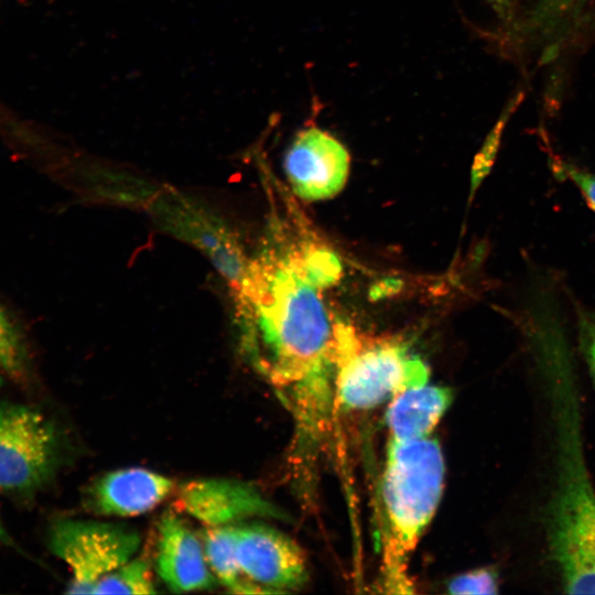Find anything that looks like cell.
Wrapping results in <instances>:
<instances>
[{
	"label": "cell",
	"mask_w": 595,
	"mask_h": 595,
	"mask_svg": "<svg viewBox=\"0 0 595 595\" xmlns=\"http://www.w3.org/2000/svg\"><path fill=\"white\" fill-rule=\"evenodd\" d=\"M295 220L275 218L232 290L242 345L283 394L298 443L317 447L335 407L339 317L326 292L340 278L338 257Z\"/></svg>",
	"instance_id": "6da1fadb"
},
{
	"label": "cell",
	"mask_w": 595,
	"mask_h": 595,
	"mask_svg": "<svg viewBox=\"0 0 595 595\" xmlns=\"http://www.w3.org/2000/svg\"><path fill=\"white\" fill-rule=\"evenodd\" d=\"M444 475V457L435 439L389 441L381 487L385 513L381 570L387 592H412L408 574L410 555L435 515Z\"/></svg>",
	"instance_id": "7a4b0ae2"
},
{
	"label": "cell",
	"mask_w": 595,
	"mask_h": 595,
	"mask_svg": "<svg viewBox=\"0 0 595 595\" xmlns=\"http://www.w3.org/2000/svg\"><path fill=\"white\" fill-rule=\"evenodd\" d=\"M335 407L368 410L428 383L430 370L404 340L358 331L339 320L334 356Z\"/></svg>",
	"instance_id": "3957f363"
},
{
	"label": "cell",
	"mask_w": 595,
	"mask_h": 595,
	"mask_svg": "<svg viewBox=\"0 0 595 595\" xmlns=\"http://www.w3.org/2000/svg\"><path fill=\"white\" fill-rule=\"evenodd\" d=\"M549 513V543L569 594H595V490L577 450L569 448Z\"/></svg>",
	"instance_id": "277c9868"
},
{
	"label": "cell",
	"mask_w": 595,
	"mask_h": 595,
	"mask_svg": "<svg viewBox=\"0 0 595 595\" xmlns=\"http://www.w3.org/2000/svg\"><path fill=\"white\" fill-rule=\"evenodd\" d=\"M139 547L137 531L112 523L64 519L50 532L51 551L72 573L69 594H93L104 576L134 558Z\"/></svg>",
	"instance_id": "5b68a950"
},
{
	"label": "cell",
	"mask_w": 595,
	"mask_h": 595,
	"mask_svg": "<svg viewBox=\"0 0 595 595\" xmlns=\"http://www.w3.org/2000/svg\"><path fill=\"white\" fill-rule=\"evenodd\" d=\"M57 442L53 425L30 407L0 404V490L23 494L52 474Z\"/></svg>",
	"instance_id": "8992f818"
},
{
	"label": "cell",
	"mask_w": 595,
	"mask_h": 595,
	"mask_svg": "<svg viewBox=\"0 0 595 595\" xmlns=\"http://www.w3.org/2000/svg\"><path fill=\"white\" fill-rule=\"evenodd\" d=\"M283 167L295 196L305 202L324 201L345 187L350 154L338 139L311 126L300 130L290 143Z\"/></svg>",
	"instance_id": "52a82bcc"
},
{
	"label": "cell",
	"mask_w": 595,
	"mask_h": 595,
	"mask_svg": "<svg viewBox=\"0 0 595 595\" xmlns=\"http://www.w3.org/2000/svg\"><path fill=\"white\" fill-rule=\"evenodd\" d=\"M236 551L247 578L270 593L302 587L307 565L301 548L286 534L263 523L235 526Z\"/></svg>",
	"instance_id": "ba28073f"
},
{
	"label": "cell",
	"mask_w": 595,
	"mask_h": 595,
	"mask_svg": "<svg viewBox=\"0 0 595 595\" xmlns=\"http://www.w3.org/2000/svg\"><path fill=\"white\" fill-rule=\"evenodd\" d=\"M175 505L208 527L231 526L252 517L285 518L255 486L236 479L190 480L178 489Z\"/></svg>",
	"instance_id": "9c48e42d"
},
{
	"label": "cell",
	"mask_w": 595,
	"mask_h": 595,
	"mask_svg": "<svg viewBox=\"0 0 595 595\" xmlns=\"http://www.w3.org/2000/svg\"><path fill=\"white\" fill-rule=\"evenodd\" d=\"M163 224L203 251L235 289L248 257L236 236L217 218L182 198H169L158 206Z\"/></svg>",
	"instance_id": "30bf717a"
},
{
	"label": "cell",
	"mask_w": 595,
	"mask_h": 595,
	"mask_svg": "<svg viewBox=\"0 0 595 595\" xmlns=\"http://www.w3.org/2000/svg\"><path fill=\"white\" fill-rule=\"evenodd\" d=\"M156 572L177 593L206 589L215 584L203 543L173 512H165L159 523Z\"/></svg>",
	"instance_id": "8fae6325"
},
{
	"label": "cell",
	"mask_w": 595,
	"mask_h": 595,
	"mask_svg": "<svg viewBox=\"0 0 595 595\" xmlns=\"http://www.w3.org/2000/svg\"><path fill=\"white\" fill-rule=\"evenodd\" d=\"M174 482L144 468H125L100 477L90 488L89 504L98 513L137 516L162 502Z\"/></svg>",
	"instance_id": "7c38bea8"
},
{
	"label": "cell",
	"mask_w": 595,
	"mask_h": 595,
	"mask_svg": "<svg viewBox=\"0 0 595 595\" xmlns=\"http://www.w3.org/2000/svg\"><path fill=\"white\" fill-rule=\"evenodd\" d=\"M452 402V392L429 383L394 396L387 408L390 440L411 441L431 435Z\"/></svg>",
	"instance_id": "4fadbf2b"
},
{
	"label": "cell",
	"mask_w": 595,
	"mask_h": 595,
	"mask_svg": "<svg viewBox=\"0 0 595 595\" xmlns=\"http://www.w3.org/2000/svg\"><path fill=\"white\" fill-rule=\"evenodd\" d=\"M202 543L213 574L231 593H270L244 574L236 551L235 526L208 527L203 533Z\"/></svg>",
	"instance_id": "5bb4252c"
},
{
	"label": "cell",
	"mask_w": 595,
	"mask_h": 595,
	"mask_svg": "<svg viewBox=\"0 0 595 595\" xmlns=\"http://www.w3.org/2000/svg\"><path fill=\"white\" fill-rule=\"evenodd\" d=\"M156 593L149 560L132 558L104 576L93 594H154Z\"/></svg>",
	"instance_id": "9a60e30c"
},
{
	"label": "cell",
	"mask_w": 595,
	"mask_h": 595,
	"mask_svg": "<svg viewBox=\"0 0 595 595\" xmlns=\"http://www.w3.org/2000/svg\"><path fill=\"white\" fill-rule=\"evenodd\" d=\"M24 349L13 323L0 307V369L20 375L24 368Z\"/></svg>",
	"instance_id": "2e32d148"
},
{
	"label": "cell",
	"mask_w": 595,
	"mask_h": 595,
	"mask_svg": "<svg viewBox=\"0 0 595 595\" xmlns=\"http://www.w3.org/2000/svg\"><path fill=\"white\" fill-rule=\"evenodd\" d=\"M447 588L451 594H496L498 574L490 567L476 569L451 580Z\"/></svg>",
	"instance_id": "e0dca14e"
},
{
	"label": "cell",
	"mask_w": 595,
	"mask_h": 595,
	"mask_svg": "<svg viewBox=\"0 0 595 595\" xmlns=\"http://www.w3.org/2000/svg\"><path fill=\"white\" fill-rule=\"evenodd\" d=\"M512 109L513 108L511 107L509 111L506 112L505 117L499 120L498 125L491 131L490 137L488 138L486 144L480 152L479 159L475 164L473 171V182L475 186L479 184V181H482L489 171V167L498 149V141L500 139L504 125L509 118V113Z\"/></svg>",
	"instance_id": "ac0fdd59"
},
{
	"label": "cell",
	"mask_w": 595,
	"mask_h": 595,
	"mask_svg": "<svg viewBox=\"0 0 595 595\" xmlns=\"http://www.w3.org/2000/svg\"><path fill=\"white\" fill-rule=\"evenodd\" d=\"M562 173L580 190L588 205L595 212V173H591L570 164H562Z\"/></svg>",
	"instance_id": "d6986e66"
},
{
	"label": "cell",
	"mask_w": 595,
	"mask_h": 595,
	"mask_svg": "<svg viewBox=\"0 0 595 595\" xmlns=\"http://www.w3.org/2000/svg\"><path fill=\"white\" fill-rule=\"evenodd\" d=\"M582 340L585 356L595 382V322H582Z\"/></svg>",
	"instance_id": "ffe728a7"
},
{
	"label": "cell",
	"mask_w": 595,
	"mask_h": 595,
	"mask_svg": "<svg viewBox=\"0 0 595 595\" xmlns=\"http://www.w3.org/2000/svg\"><path fill=\"white\" fill-rule=\"evenodd\" d=\"M496 14L504 21L510 22L512 18V0H486Z\"/></svg>",
	"instance_id": "44dd1931"
},
{
	"label": "cell",
	"mask_w": 595,
	"mask_h": 595,
	"mask_svg": "<svg viewBox=\"0 0 595 595\" xmlns=\"http://www.w3.org/2000/svg\"><path fill=\"white\" fill-rule=\"evenodd\" d=\"M571 0H548L545 10L548 12H554L555 10L563 9Z\"/></svg>",
	"instance_id": "7402d4cb"
},
{
	"label": "cell",
	"mask_w": 595,
	"mask_h": 595,
	"mask_svg": "<svg viewBox=\"0 0 595 595\" xmlns=\"http://www.w3.org/2000/svg\"><path fill=\"white\" fill-rule=\"evenodd\" d=\"M8 540V534L2 526V522H1V519H0V541L1 542H7Z\"/></svg>",
	"instance_id": "603a6c76"
},
{
	"label": "cell",
	"mask_w": 595,
	"mask_h": 595,
	"mask_svg": "<svg viewBox=\"0 0 595 595\" xmlns=\"http://www.w3.org/2000/svg\"><path fill=\"white\" fill-rule=\"evenodd\" d=\"M0 385H1V378H0Z\"/></svg>",
	"instance_id": "cb8c5ba5"
}]
</instances>
